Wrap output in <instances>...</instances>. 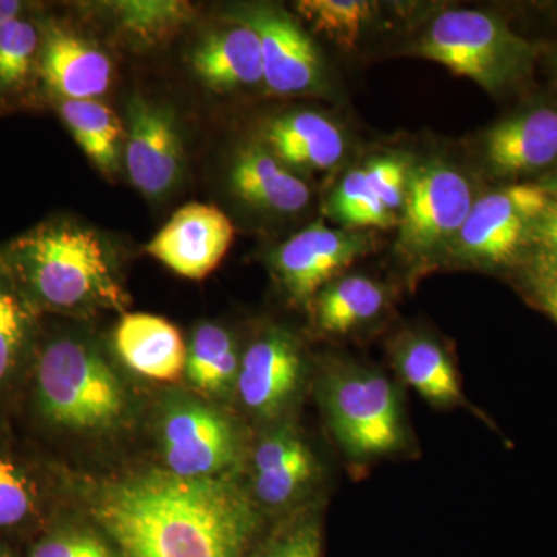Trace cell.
I'll list each match as a JSON object with an SVG mask.
<instances>
[{
    "label": "cell",
    "instance_id": "7402d4cb",
    "mask_svg": "<svg viewBox=\"0 0 557 557\" xmlns=\"http://www.w3.org/2000/svg\"><path fill=\"white\" fill-rule=\"evenodd\" d=\"M395 370L434 408L463 405L465 395L453 358L437 341L424 335H406L395 344Z\"/></svg>",
    "mask_w": 557,
    "mask_h": 557
},
{
    "label": "cell",
    "instance_id": "2e32d148",
    "mask_svg": "<svg viewBox=\"0 0 557 557\" xmlns=\"http://www.w3.org/2000/svg\"><path fill=\"white\" fill-rule=\"evenodd\" d=\"M39 76L60 100H97L112 84L108 54L58 25L42 28Z\"/></svg>",
    "mask_w": 557,
    "mask_h": 557
},
{
    "label": "cell",
    "instance_id": "277c9868",
    "mask_svg": "<svg viewBox=\"0 0 557 557\" xmlns=\"http://www.w3.org/2000/svg\"><path fill=\"white\" fill-rule=\"evenodd\" d=\"M317 395L333 438L350 460H379L409 448L401 394L380 370L330 362L319 375Z\"/></svg>",
    "mask_w": 557,
    "mask_h": 557
},
{
    "label": "cell",
    "instance_id": "52a82bcc",
    "mask_svg": "<svg viewBox=\"0 0 557 557\" xmlns=\"http://www.w3.org/2000/svg\"><path fill=\"white\" fill-rule=\"evenodd\" d=\"M553 201L539 183H515L480 197L458 233V255L485 265L511 262L531 244L539 219Z\"/></svg>",
    "mask_w": 557,
    "mask_h": 557
},
{
    "label": "cell",
    "instance_id": "603a6c76",
    "mask_svg": "<svg viewBox=\"0 0 557 557\" xmlns=\"http://www.w3.org/2000/svg\"><path fill=\"white\" fill-rule=\"evenodd\" d=\"M387 302L386 288L372 277L350 274L325 285L313 299L319 332L341 336L373 321Z\"/></svg>",
    "mask_w": 557,
    "mask_h": 557
},
{
    "label": "cell",
    "instance_id": "d6986e66",
    "mask_svg": "<svg viewBox=\"0 0 557 557\" xmlns=\"http://www.w3.org/2000/svg\"><path fill=\"white\" fill-rule=\"evenodd\" d=\"M231 186L249 207L295 214L309 203V186L284 166L265 145L247 146L231 168Z\"/></svg>",
    "mask_w": 557,
    "mask_h": 557
},
{
    "label": "cell",
    "instance_id": "83f0119b",
    "mask_svg": "<svg viewBox=\"0 0 557 557\" xmlns=\"http://www.w3.org/2000/svg\"><path fill=\"white\" fill-rule=\"evenodd\" d=\"M329 214L351 231L387 230L398 225L397 215L388 211L379 189L369 178L364 166L344 175L330 199Z\"/></svg>",
    "mask_w": 557,
    "mask_h": 557
},
{
    "label": "cell",
    "instance_id": "8d00e7d4",
    "mask_svg": "<svg viewBox=\"0 0 557 557\" xmlns=\"http://www.w3.org/2000/svg\"><path fill=\"white\" fill-rule=\"evenodd\" d=\"M0 557H17L16 553L3 542L2 537H0Z\"/></svg>",
    "mask_w": 557,
    "mask_h": 557
},
{
    "label": "cell",
    "instance_id": "8fae6325",
    "mask_svg": "<svg viewBox=\"0 0 557 557\" xmlns=\"http://www.w3.org/2000/svg\"><path fill=\"white\" fill-rule=\"evenodd\" d=\"M370 237L357 231L313 223L285 242L274 255V270L289 298L313 302L319 292L364 256Z\"/></svg>",
    "mask_w": 557,
    "mask_h": 557
},
{
    "label": "cell",
    "instance_id": "1f68e13d",
    "mask_svg": "<svg viewBox=\"0 0 557 557\" xmlns=\"http://www.w3.org/2000/svg\"><path fill=\"white\" fill-rule=\"evenodd\" d=\"M27 557H120L119 552L104 534H97L81 527H50L28 549Z\"/></svg>",
    "mask_w": 557,
    "mask_h": 557
},
{
    "label": "cell",
    "instance_id": "4fadbf2b",
    "mask_svg": "<svg viewBox=\"0 0 557 557\" xmlns=\"http://www.w3.org/2000/svg\"><path fill=\"white\" fill-rule=\"evenodd\" d=\"M233 237L225 212L212 205L189 203L172 215L146 251L180 276L200 281L218 269Z\"/></svg>",
    "mask_w": 557,
    "mask_h": 557
},
{
    "label": "cell",
    "instance_id": "7c38bea8",
    "mask_svg": "<svg viewBox=\"0 0 557 557\" xmlns=\"http://www.w3.org/2000/svg\"><path fill=\"white\" fill-rule=\"evenodd\" d=\"M183 145L170 110L141 97L127 104L124 161L131 182L149 199H161L177 186Z\"/></svg>",
    "mask_w": 557,
    "mask_h": 557
},
{
    "label": "cell",
    "instance_id": "9a60e30c",
    "mask_svg": "<svg viewBox=\"0 0 557 557\" xmlns=\"http://www.w3.org/2000/svg\"><path fill=\"white\" fill-rule=\"evenodd\" d=\"M483 153L500 177L547 170L557 160V110L531 108L494 124L483 139Z\"/></svg>",
    "mask_w": 557,
    "mask_h": 557
},
{
    "label": "cell",
    "instance_id": "4dcf8cb0",
    "mask_svg": "<svg viewBox=\"0 0 557 557\" xmlns=\"http://www.w3.org/2000/svg\"><path fill=\"white\" fill-rule=\"evenodd\" d=\"M113 10L124 30L145 40L163 39L189 20L182 2H120Z\"/></svg>",
    "mask_w": 557,
    "mask_h": 557
},
{
    "label": "cell",
    "instance_id": "5b68a950",
    "mask_svg": "<svg viewBox=\"0 0 557 557\" xmlns=\"http://www.w3.org/2000/svg\"><path fill=\"white\" fill-rule=\"evenodd\" d=\"M418 54L498 94L527 78L536 49L500 17L478 10H446L429 25Z\"/></svg>",
    "mask_w": 557,
    "mask_h": 557
},
{
    "label": "cell",
    "instance_id": "484cf974",
    "mask_svg": "<svg viewBox=\"0 0 557 557\" xmlns=\"http://www.w3.org/2000/svg\"><path fill=\"white\" fill-rule=\"evenodd\" d=\"M38 478L16 454L0 445V537L27 533L42 522Z\"/></svg>",
    "mask_w": 557,
    "mask_h": 557
},
{
    "label": "cell",
    "instance_id": "5bb4252c",
    "mask_svg": "<svg viewBox=\"0 0 557 557\" xmlns=\"http://www.w3.org/2000/svg\"><path fill=\"white\" fill-rule=\"evenodd\" d=\"M318 475L309 443L285 421L271 428L252 453V498L262 507L285 509L298 504Z\"/></svg>",
    "mask_w": 557,
    "mask_h": 557
},
{
    "label": "cell",
    "instance_id": "8992f818",
    "mask_svg": "<svg viewBox=\"0 0 557 557\" xmlns=\"http://www.w3.org/2000/svg\"><path fill=\"white\" fill-rule=\"evenodd\" d=\"M166 471L186 479L231 478L239 467L242 438L228 416L194 397H172L160 417Z\"/></svg>",
    "mask_w": 557,
    "mask_h": 557
},
{
    "label": "cell",
    "instance_id": "3957f363",
    "mask_svg": "<svg viewBox=\"0 0 557 557\" xmlns=\"http://www.w3.org/2000/svg\"><path fill=\"white\" fill-rule=\"evenodd\" d=\"M27 391L33 418L58 434H110L129 416V395L115 370L72 336L40 339Z\"/></svg>",
    "mask_w": 557,
    "mask_h": 557
},
{
    "label": "cell",
    "instance_id": "d4e9b609",
    "mask_svg": "<svg viewBox=\"0 0 557 557\" xmlns=\"http://www.w3.org/2000/svg\"><path fill=\"white\" fill-rule=\"evenodd\" d=\"M240 359L228 330L218 324H203L190 338L185 375L201 394L225 397L236 391Z\"/></svg>",
    "mask_w": 557,
    "mask_h": 557
},
{
    "label": "cell",
    "instance_id": "cb8c5ba5",
    "mask_svg": "<svg viewBox=\"0 0 557 557\" xmlns=\"http://www.w3.org/2000/svg\"><path fill=\"white\" fill-rule=\"evenodd\" d=\"M58 109L70 134L91 163L102 174L115 175L120 171L123 139H126L119 115L98 100H60Z\"/></svg>",
    "mask_w": 557,
    "mask_h": 557
},
{
    "label": "cell",
    "instance_id": "ffe728a7",
    "mask_svg": "<svg viewBox=\"0 0 557 557\" xmlns=\"http://www.w3.org/2000/svg\"><path fill=\"white\" fill-rule=\"evenodd\" d=\"M190 61L199 78L218 91L244 89L263 83L258 35L239 22L205 36Z\"/></svg>",
    "mask_w": 557,
    "mask_h": 557
},
{
    "label": "cell",
    "instance_id": "f546056e",
    "mask_svg": "<svg viewBox=\"0 0 557 557\" xmlns=\"http://www.w3.org/2000/svg\"><path fill=\"white\" fill-rule=\"evenodd\" d=\"M324 533L321 516L304 509L282 522L260 545L255 557H322Z\"/></svg>",
    "mask_w": 557,
    "mask_h": 557
},
{
    "label": "cell",
    "instance_id": "ba28073f",
    "mask_svg": "<svg viewBox=\"0 0 557 557\" xmlns=\"http://www.w3.org/2000/svg\"><path fill=\"white\" fill-rule=\"evenodd\" d=\"M472 189L467 177L442 161L410 171L405 207L399 218V247L423 258L456 242L471 212Z\"/></svg>",
    "mask_w": 557,
    "mask_h": 557
},
{
    "label": "cell",
    "instance_id": "ac0fdd59",
    "mask_svg": "<svg viewBox=\"0 0 557 557\" xmlns=\"http://www.w3.org/2000/svg\"><path fill=\"white\" fill-rule=\"evenodd\" d=\"M39 319L0 267V410L28 386L40 343Z\"/></svg>",
    "mask_w": 557,
    "mask_h": 557
},
{
    "label": "cell",
    "instance_id": "d6a6232c",
    "mask_svg": "<svg viewBox=\"0 0 557 557\" xmlns=\"http://www.w3.org/2000/svg\"><path fill=\"white\" fill-rule=\"evenodd\" d=\"M531 244L541 248L542 260L557 262V200L539 219Z\"/></svg>",
    "mask_w": 557,
    "mask_h": 557
},
{
    "label": "cell",
    "instance_id": "6da1fadb",
    "mask_svg": "<svg viewBox=\"0 0 557 557\" xmlns=\"http://www.w3.org/2000/svg\"><path fill=\"white\" fill-rule=\"evenodd\" d=\"M86 507L120 557H249L260 530L258 504L233 479L166 469L91 485Z\"/></svg>",
    "mask_w": 557,
    "mask_h": 557
},
{
    "label": "cell",
    "instance_id": "e575fe53",
    "mask_svg": "<svg viewBox=\"0 0 557 557\" xmlns=\"http://www.w3.org/2000/svg\"><path fill=\"white\" fill-rule=\"evenodd\" d=\"M25 5L17 0H0V27L24 14Z\"/></svg>",
    "mask_w": 557,
    "mask_h": 557
},
{
    "label": "cell",
    "instance_id": "4316f807",
    "mask_svg": "<svg viewBox=\"0 0 557 557\" xmlns=\"http://www.w3.org/2000/svg\"><path fill=\"white\" fill-rule=\"evenodd\" d=\"M42 28L21 14L0 27V97H17L39 73Z\"/></svg>",
    "mask_w": 557,
    "mask_h": 557
},
{
    "label": "cell",
    "instance_id": "74e56055",
    "mask_svg": "<svg viewBox=\"0 0 557 557\" xmlns=\"http://www.w3.org/2000/svg\"><path fill=\"white\" fill-rule=\"evenodd\" d=\"M555 72H556V79H557V57H556V60H555Z\"/></svg>",
    "mask_w": 557,
    "mask_h": 557
},
{
    "label": "cell",
    "instance_id": "7a4b0ae2",
    "mask_svg": "<svg viewBox=\"0 0 557 557\" xmlns=\"http://www.w3.org/2000/svg\"><path fill=\"white\" fill-rule=\"evenodd\" d=\"M0 267L39 317L121 310L112 252L97 231L70 219H50L0 248Z\"/></svg>",
    "mask_w": 557,
    "mask_h": 557
},
{
    "label": "cell",
    "instance_id": "d590c367",
    "mask_svg": "<svg viewBox=\"0 0 557 557\" xmlns=\"http://www.w3.org/2000/svg\"><path fill=\"white\" fill-rule=\"evenodd\" d=\"M539 185L544 186V188L548 190L549 196L557 200V168L552 174L547 175L544 182L539 183Z\"/></svg>",
    "mask_w": 557,
    "mask_h": 557
},
{
    "label": "cell",
    "instance_id": "e0dca14e",
    "mask_svg": "<svg viewBox=\"0 0 557 557\" xmlns=\"http://www.w3.org/2000/svg\"><path fill=\"white\" fill-rule=\"evenodd\" d=\"M115 348L124 364L145 379L175 381L185 373L188 346L175 325L156 314L131 313L121 319Z\"/></svg>",
    "mask_w": 557,
    "mask_h": 557
},
{
    "label": "cell",
    "instance_id": "30bf717a",
    "mask_svg": "<svg viewBox=\"0 0 557 557\" xmlns=\"http://www.w3.org/2000/svg\"><path fill=\"white\" fill-rule=\"evenodd\" d=\"M304 381L306 362L298 341L273 329L242 355L236 394L251 416L276 423L299 398Z\"/></svg>",
    "mask_w": 557,
    "mask_h": 557
},
{
    "label": "cell",
    "instance_id": "9c48e42d",
    "mask_svg": "<svg viewBox=\"0 0 557 557\" xmlns=\"http://www.w3.org/2000/svg\"><path fill=\"white\" fill-rule=\"evenodd\" d=\"M233 17L258 35L263 83L271 94L296 97L321 87L322 62L317 46L287 11L259 3L237 10Z\"/></svg>",
    "mask_w": 557,
    "mask_h": 557
},
{
    "label": "cell",
    "instance_id": "f1b7e54d",
    "mask_svg": "<svg viewBox=\"0 0 557 557\" xmlns=\"http://www.w3.org/2000/svg\"><path fill=\"white\" fill-rule=\"evenodd\" d=\"M300 16L314 32L335 40L341 49L357 47L362 28L373 13V3L359 0H302L296 3Z\"/></svg>",
    "mask_w": 557,
    "mask_h": 557
},
{
    "label": "cell",
    "instance_id": "836d02e7",
    "mask_svg": "<svg viewBox=\"0 0 557 557\" xmlns=\"http://www.w3.org/2000/svg\"><path fill=\"white\" fill-rule=\"evenodd\" d=\"M539 296L544 310L557 322V262L541 260Z\"/></svg>",
    "mask_w": 557,
    "mask_h": 557
},
{
    "label": "cell",
    "instance_id": "44dd1931",
    "mask_svg": "<svg viewBox=\"0 0 557 557\" xmlns=\"http://www.w3.org/2000/svg\"><path fill=\"white\" fill-rule=\"evenodd\" d=\"M263 141L282 163L319 171L338 164L346 149L339 127L310 110L271 120L263 129Z\"/></svg>",
    "mask_w": 557,
    "mask_h": 557
}]
</instances>
